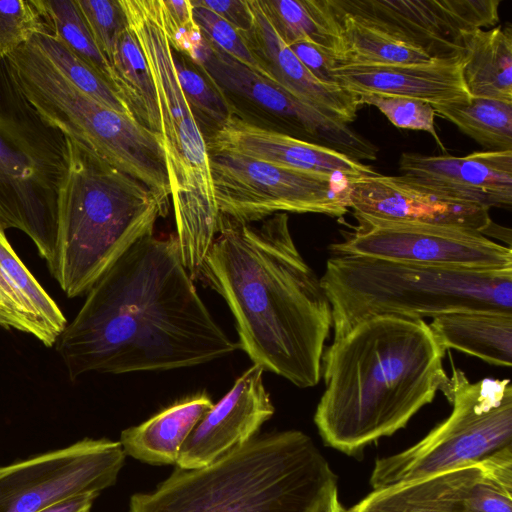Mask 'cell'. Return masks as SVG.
<instances>
[{
    "mask_svg": "<svg viewBox=\"0 0 512 512\" xmlns=\"http://www.w3.org/2000/svg\"><path fill=\"white\" fill-rule=\"evenodd\" d=\"M73 381L90 373L165 371L236 351L200 298L176 235H147L91 287L56 341Z\"/></svg>",
    "mask_w": 512,
    "mask_h": 512,
    "instance_id": "obj_1",
    "label": "cell"
},
{
    "mask_svg": "<svg viewBox=\"0 0 512 512\" xmlns=\"http://www.w3.org/2000/svg\"><path fill=\"white\" fill-rule=\"evenodd\" d=\"M288 220L276 213L256 226L220 215L198 279L227 303L254 365L308 388L322 375L332 308Z\"/></svg>",
    "mask_w": 512,
    "mask_h": 512,
    "instance_id": "obj_2",
    "label": "cell"
},
{
    "mask_svg": "<svg viewBox=\"0 0 512 512\" xmlns=\"http://www.w3.org/2000/svg\"><path fill=\"white\" fill-rule=\"evenodd\" d=\"M445 351L424 320L393 316L362 321L333 341L314 415L325 444L353 456L404 428L447 379Z\"/></svg>",
    "mask_w": 512,
    "mask_h": 512,
    "instance_id": "obj_3",
    "label": "cell"
},
{
    "mask_svg": "<svg viewBox=\"0 0 512 512\" xmlns=\"http://www.w3.org/2000/svg\"><path fill=\"white\" fill-rule=\"evenodd\" d=\"M337 476L299 430L256 435L197 469L133 494L129 512H326Z\"/></svg>",
    "mask_w": 512,
    "mask_h": 512,
    "instance_id": "obj_4",
    "label": "cell"
},
{
    "mask_svg": "<svg viewBox=\"0 0 512 512\" xmlns=\"http://www.w3.org/2000/svg\"><path fill=\"white\" fill-rule=\"evenodd\" d=\"M51 275L68 298L87 293L137 241L153 234L169 198L65 137Z\"/></svg>",
    "mask_w": 512,
    "mask_h": 512,
    "instance_id": "obj_5",
    "label": "cell"
},
{
    "mask_svg": "<svg viewBox=\"0 0 512 512\" xmlns=\"http://www.w3.org/2000/svg\"><path fill=\"white\" fill-rule=\"evenodd\" d=\"M320 283L332 308L333 341L380 316L423 320L456 310L512 313V269H453L334 254Z\"/></svg>",
    "mask_w": 512,
    "mask_h": 512,
    "instance_id": "obj_6",
    "label": "cell"
},
{
    "mask_svg": "<svg viewBox=\"0 0 512 512\" xmlns=\"http://www.w3.org/2000/svg\"><path fill=\"white\" fill-rule=\"evenodd\" d=\"M153 79L183 264L198 279L216 237V205L207 140L178 82L162 0H119Z\"/></svg>",
    "mask_w": 512,
    "mask_h": 512,
    "instance_id": "obj_7",
    "label": "cell"
},
{
    "mask_svg": "<svg viewBox=\"0 0 512 512\" xmlns=\"http://www.w3.org/2000/svg\"><path fill=\"white\" fill-rule=\"evenodd\" d=\"M65 136L46 125L0 61V224L25 233L54 267L57 197L67 161Z\"/></svg>",
    "mask_w": 512,
    "mask_h": 512,
    "instance_id": "obj_8",
    "label": "cell"
},
{
    "mask_svg": "<svg viewBox=\"0 0 512 512\" xmlns=\"http://www.w3.org/2000/svg\"><path fill=\"white\" fill-rule=\"evenodd\" d=\"M452 412L424 438L403 451L378 458L373 490L476 464L512 445V387L509 379L471 382L452 365L440 388Z\"/></svg>",
    "mask_w": 512,
    "mask_h": 512,
    "instance_id": "obj_9",
    "label": "cell"
},
{
    "mask_svg": "<svg viewBox=\"0 0 512 512\" xmlns=\"http://www.w3.org/2000/svg\"><path fill=\"white\" fill-rule=\"evenodd\" d=\"M209 154L220 215L253 223L286 212L340 217L350 208L346 178L297 172L235 153Z\"/></svg>",
    "mask_w": 512,
    "mask_h": 512,
    "instance_id": "obj_10",
    "label": "cell"
},
{
    "mask_svg": "<svg viewBox=\"0 0 512 512\" xmlns=\"http://www.w3.org/2000/svg\"><path fill=\"white\" fill-rule=\"evenodd\" d=\"M353 215L357 225L331 245L334 254L453 269H512L511 248L477 231Z\"/></svg>",
    "mask_w": 512,
    "mask_h": 512,
    "instance_id": "obj_11",
    "label": "cell"
},
{
    "mask_svg": "<svg viewBox=\"0 0 512 512\" xmlns=\"http://www.w3.org/2000/svg\"><path fill=\"white\" fill-rule=\"evenodd\" d=\"M126 454L119 441L85 438L0 466V512H37L60 499L115 484Z\"/></svg>",
    "mask_w": 512,
    "mask_h": 512,
    "instance_id": "obj_12",
    "label": "cell"
},
{
    "mask_svg": "<svg viewBox=\"0 0 512 512\" xmlns=\"http://www.w3.org/2000/svg\"><path fill=\"white\" fill-rule=\"evenodd\" d=\"M339 12L425 50L431 57L462 52L463 36L499 23L500 0H330Z\"/></svg>",
    "mask_w": 512,
    "mask_h": 512,
    "instance_id": "obj_13",
    "label": "cell"
},
{
    "mask_svg": "<svg viewBox=\"0 0 512 512\" xmlns=\"http://www.w3.org/2000/svg\"><path fill=\"white\" fill-rule=\"evenodd\" d=\"M204 40L196 66L223 91L237 94L280 119L289 128L290 136L331 148L360 162L377 159L378 148L348 124L324 115L224 53L205 37Z\"/></svg>",
    "mask_w": 512,
    "mask_h": 512,
    "instance_id": "obj_14",
    "label": "cell"
},
{
    "mask_svg": "<svg viewBox=\"0 0 512 512\" xmlns=\"http://www.w3.org/2000/svg\"><path fill=\"white\" fill-rule=\"evenodd\" d=\"M349 207L374 219L459 227L510 243L489 209L448 197L406 176H375L348 182Z\"/></svg>",
    "mask_w": 512,
    "mask_h": 512,
    "instance_id": "obj_15",
    "label": "cell"
},
{
    "mask_svg": "<svg viewBox=\"0 0 512 512\" xmlns=\"http://www.w3.org/2000/svg\"><path fill=\"white\" fill-rule=\"evenodd\" d=\"M263 372L262 367L252 365L213 404L181 446L178 468L205 467L256 436L275 412Z\"/></svg>",
    "mask_w": 512,
    "mask_h": 512,
    "instance_id": "obj_16",
    "label": "cell"
},
{
    "mask_svg": "<svg viewBox=\"0 0 512 512\" xmlns=\"http://www.w3.org/2000/svg\"><path fill=\"white\" fill-rule=\"evenodd\" d=\"M209 152L243 155L281 168L328 178L355 180L379 174L371 166L331 148L265 128L237 113L207 140Z\"/></svg>",
    "mask_w": 512,
    "mask_h": 512,
    "instance_id": "obj_17",
    "label": "cell"
},
{
    "mask_svg": "<svg viewBox=\"0 0 512 512\" xmlns=\"http://www.w3.org/2000/svg\"><path fill=\"white\" fill-rule=\"evenodd\" d=\"M399 171L457 200L488 209L512 206V150L475 151L464 157L404 152Z\"/></svg>",
    "mask_w": 512,
    "mask_h": 512,
    "instance_id": "obj_18",
    "label": "cell"
},
{
    "mask_svg": "<svg viewBox=\"0 0 512 512\" xmlns=\"http://www.w3.org/2000/svg\"><path fill=\"white\" fill-rule=\"evenodd\" d=\"M252 24L239 32L261 66L264 77L324 115L343 122L355 120L360 97L340 86L318 81L279 37L258 0H248Z\"/></svg>",
    "mask_w": 512,
    "mask_h": 512,
    "instance_id": "obj_19",
    "label": "cell"
},
{
    "mask_svg": "<svg viewBox=\"0 0 512 512\" xmlns=\"http://www.w3.org/2000/svg\"><path fill=\"white\" fill-rule=\"evenodd\" d=\"M461 64L460 53L425 63L340 66L332 71L340 87L358 96L404 97L443 105L470 99Z\"/></svg>",
    "mask_w": 512,
    "mask_h": 512,
    "instance_id": "obj_20",
    "label": "cell"
},
{
    "mask_svg": "<svg viewBox=\"0 0 512 512\" xmlns=\"http://www.w3.org/2000/svg\"><path fill=\"white\" fill-rule=\"evenodd\" d=\"M481 462L376 489L348 512H466Z\"/></svg>",
    "mask_w": 512,
    "mask_h": 512,
    "instance_id": "obj_21",
    "label": "cell"
},
{
    "mask_svg": "<svg viewBox=\"0 0 512 512\" xmlns=\"http://www.w3.org/2000/svg\"><path fill=\"white\" fill-rule=\"evenodd\" d=\"M213 404L204 392L186 397L123 430L119 442L126 456L153 465H176L181 446Z\"/></svg>",
    "mask_w": 512,
    "mask_h": 512,
    "instance_id": "obj_22",
    "label": "cell"
},
{
    "mask_svg": "<svg viewBox=\"0 0 512 512\" xmlns=\"http://www.w3.org/2000/svg\"><path fill=\"white\" fill-rule=\"evenodd\" d=\"M438 343L480 358L489 364L512 363V313L456 310L440 314L428 324Z\"/></svg>",
    "mask_w": 512,
    "mask_h": 512,
    "instance_id": "obj_23",
    "label": "cell"
},
{
    "mask_svg": "<svg viewBox=\"0 0 512 512\" xmlns=\"http://www.w3.org/2000/svg\"><path fill=\"white\" fill-rule=\"evenodd\" d=\"M461 71L470 97L512 102V27L476 29L462 39Z\"/></svg>",
    "mask_w": 512,
    "mask_h": 512,
    "instance_id": "obj_24",
    "label": "cell"
},
{
    "mask_svg": "<svg viewBox=\"0 0 512 512\" xmlns=\"http://www.w3.org/2000/svg\"><path fill=\"white\" fill-rule=\"evenodd\" d=\"M271 25L291 44L308 41L337 62L342 50L341 27L330 0H258Z\"/></svg>",
    "mask_w": 512,
    "mask_h": 512,
    "instance_id": "obj_25",
    "label": "cell"
},
{
    "mask_svg": "<svg viewBox=\"0 0 512 512\" xmlns=\"http://www.w3.org/2000/svg\"><path fill=\"white\" fill-rule=\"evenodd\" d=\"M333 9L339 19L342 41L336 67L425 63L433 59L422 48Z\"/></svg>",
    "mask_w": 512,
    "mask_h": 512,
    "instance_id": "obj_26",
    "label": "cell"
},
{
    "mask_svg": "<svg viewBox=\"0 0 512 512\" xmlns=\"http://www.w3.org/2000/svg\"><path fill=\"white\" fill-rule=\"evenodd\" d=\"M0 276L22 303L40 331L45 346L52 347L67 320L56 302L24 265L0 224Z\"/></svg>",
    "mask_w": 512,
    "mask_h": 512,
    "instance_id": "obj_27",
    "label": "cell"
},
{
    "mask_svg": "<svg viewBox=\"0 0 512 512\" xmlns=\"http://www.w3.org/2000/svg\"><path fill=\"white\" fill-rule=\"evenodd\" d=\"M432 107L487 151L512 150V102L470 97Z\"/></svg>",
    "mask_w": 512,
    "mask_h": 512,
    "instance_id": "obj_28",
    "label": "cell"
},
{
    "mask_svg": "<svg viewBox=\"0 0 512 512\" xmlns=\"http://www.w3.org/2000/svg\"><path fill=\"white\" fill-rule=\"evenodd\" d=\"M112 67L119 92L136 120L160 133V115L153 79L139 43L128 26L119 37Z\"/></svg>",
    "mask_w": 512,
    "mask_h": 512,
    "instance_id": "obj_29",
    "label": "cell"
},
{
    "mask_svg": "<svg viewBox=\"0 0 512 512\" xmlns=\"http://www.w3.org/2000/svg\"><path fill=\"white\" fill-rule=\"evenodd\" d=\"M33 2L46 29L119 92L113 67L95 44L75 0H33Z\"/></svg>",
    "mask_w": 512,
    "mask_h": 512,
    "instance_id": "obj_30",
    "label": "cell"
},
{
    "mask_svg": "<svg viewBox=\"0 0 512 512\" xmlns=\"http://www.w3.org/2000/svg\"><path fill=\"white\" fill-rule=\"evenodd\" d=\"M30 42L76 88L98 103L134 118L124 97L100 74L80 60L54 34L45 29L35 34Z\"/></svg>",
    "mask_w": 512,
    "mask_h": 512,
    "instance_id": "obj_31",
    "label": "cell"
},
{
    "mask_svg": "<svg viewBox=\"0 0 512 512\" xmlns=\"http://www.w3.org/2000/svg\"><path fill=\"white\" fill-rule=\"evenodd\" d=\"M176 76L191 109L213 123L214 130L236 113L224 91L202 70L198 72L189 59L172 47Z\"/></svg>",
    "mask_w": 512,
    "mask_h": 512,
    "instance_id": "obj_32",
    "label": "cell"
},
{
    "mask_svg": "<svg viewBox=\"0 0 512 512\" xmlns=\"http://www.w3.org/2000/svg\"><path fill=\"white\" fill-rule=\"evenodd\" d=\"M100 52L112 66L120 35L127 27L119 0H75Z\"/></svg>",
    "mask_w": 512,
    "mask_h": 512,
    "instance_id": "obj_33",
    "label": "cell"
},
{
    "mask_svg": "<svg viewBox=\"0 0 512 512\" xmlns=\"http://www.w3.org/2000/svg\"><path fill=\"white\" fill-rule=\"evenodd\" d=\"M44 29L33 0H0V61Z\"/></svg>",
    "mask_w": 512,
    "mask_h": 512,
    "instance_id": "obj_34",
    "label": "cell"
},
{
    "mask_svg": "<svg viewBox=\"0 0 512 512\" xmlns=\"http://www.w3.org/2000/svg\"><path fill=\"white\" fill-rule=\"evenodd\" d=\"M360 102L376 107L394 126L425 131L445 151L435 127V111L431 104L412 98L361 95Z\"/></svg>",
    "mask_w": 512,
    "mask_h": 512,
    "instance_id": "obj_35",
    "label": "cell"
},
{
    "mask_svg": "<svg viewBox=\"0 0 512 512\" xmlns=\"http://www.w3.org/2000/svg\"><path fill=\"white\" fill-rule=\"evenodd\" d=\"M192 9L195 23L210 43L264 76L261 66L236 28L206 8L192 5Z\"/></svg>",
    "mask_w": 512,
    "mask_h": 512,
    "instance_id": "obj_36",
    "label": "cell"
},
{
    "mask_svg": "<svg viewBox=\"0 0 512 512\" xmlns=\"http://www.w3.org/2000/svg\"><path fill=\"white\" fill-rule=\"evenodd\" d=\"M172 47L196 64L204 37L193 18L190 0H162Z\"/></svg>",
    "mask_w": 512,
    "mask_h": 512,
    "instance_id": "obj_37",
    "label": "cell"
},
{
    "mask_svg": "<svg viewBox=\"0 0 512 512\" xmlns=\"http://www.w3.org/2000/svg\"><path fill=\"white\" fill-rule=\"evenodd\" d=\"M465 510L466 512H512V488L497 482L483 468L481 477L465 500Z\"/></svg>",
    "mask_w": 512,
    "mask_h": 512,
    "instance_id": "obj_38",
    "label": "cell"
},
{
    "mask_svg": "<svg viewBox=\"0 0 512 512\" xmlns=\"http://www.w3.org/2000/svg\"><path fill=\"white\" fill-rule=\"evenodd\" d=\"M288 47L318 81L329 86H339L332 71L336 67L332 54L308 41L297 42Z\"/></svg>",
    "mask_w": 512,
    "mask_h": 512,
    "instance_id": "obj_39",
    "label": "cell"
},
{
    "mask_svg": "<svg viewBox=\"0 0 512 512\" xmlns=\"http://www.w3.org/2000/svg\"><path fill=\"white\" fill-rule=\"evenodd\" d=\"M0 326L33 335L39 341L41 334L33 319L0 276Z\"/></svg>",
    "mask_w": 512,
    "mask_h": 512,
    "instance_id": "obj_40",
    "label": "cell"
},
{
    "mask_svg": "<svg viewBox=\"0 0 512 512\" xmlns=\"http://www.w3.org/2000/svg\"><path fill=\"white\" fill-rule=\"evenodd\" d=\"M190 3L214 12L239 32L248 30L252 24L248 0H190Z\"/></svg>",
    "mask_w": 512,
    "mask_h": 512,
    "instance_id": "obj_41",
    "label": "cell"
},
{
    "mask_svg": "<svg viewBox=\"0 0 512 512\" xmlns=\"http://www.w3.org/2000/svg\"><path fill=\"white\" fill-rule=\"evenodd\" d=\"M99 492H85L55 501L37 512H90Z\"/></svg>",
    "mask_w": 512,
    "mask_h": 512,
    "instance_id": "obj_42",
    "label": "cell"
},
{
    "mask_svg": "<svg viewBox=\"0 0 512 512\" xmlns=\"http://www.w3.org/2000/svg\"><path fill=\"white\" fill-rule=\"evenodd\" d=\"M326 512H348L339 499L338 489L333 493Z\"/></svg>",
    "mask_w": 512,
    "mask_h": 512,
    "instance_id": "obj_43",
    "label": "cell"
}]
</instances>
